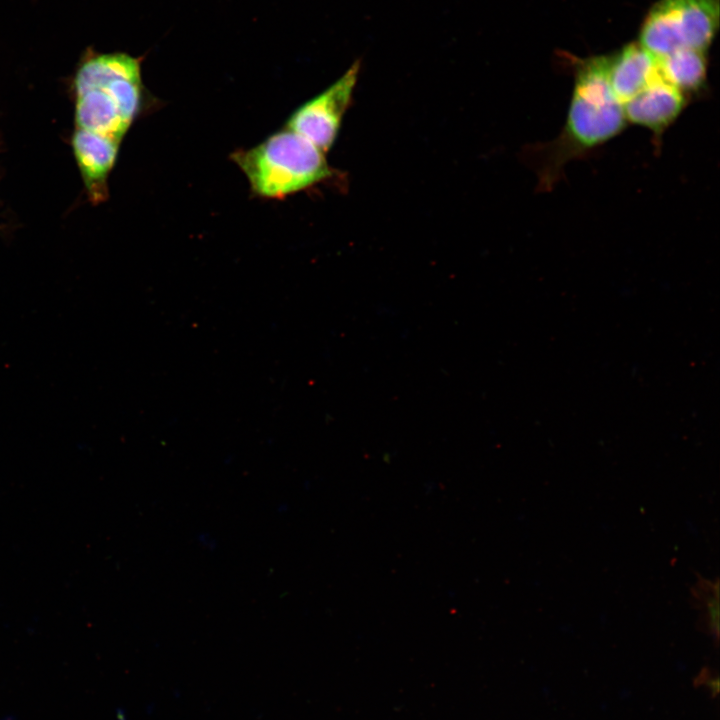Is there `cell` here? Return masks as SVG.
Here are the masks:
<instances>
[{"mask_svg":"<svg viewBox=\"0 0 720 720\" xmlns=\"http://www.w3.org/2000/svg\"><path fill=\"white\" fill-rule=\"evenodd\" d=\"M659 75L656 58L639 43L629 44L614 57H609V82L622 105Z\"/></svg>","mask_w":720,"mask_h":720,"instance_id":"6","label":"cell"},{"mask_svg":"<svg viewBox=\"0 0 720 720\" xmlns=\"http://www.w3.org/2000/svg\"><path fill=\"white\" fill-rule=\"evenodd\" d=\"M76 123L83 129L120 142L129 123L112 98L102 89H91L76 95Z\"/></svg>","mask_w":720,"mask_h":720,"instance_id":"8","label":"cell"},{"mask_svg":"<svg viewBox=\"0 0 720 720\" xmlns=\"http://www.w3.org/2000/svg\"><path fill=\"white\" fill-rule=\"evenodd\" d=\"M359 66L354 63L325 91L300 106L290 116L286 128L326 153L333 146L351 103Z\"/></svg>","mask_w":720,"mask_h":720,"instance_id":"3","label":"cell"},{"mask_svg":"<svg viewBox=\"0 0 720 720\" xmlns=\"http://www.w3.org/2000/svg\"><path fill=\"white\" fill-rule=\"evenodd\" d=\"M683 48L705 51L717 30L719 0H660Z\"/></svg>","mask_w":720,"mask_h":720,"instance_id":"5","label":"cell"},{"mask_svg":"<svg viewBox=\"0 0 720 720\" xmlns=\"http://www.w3.org/2000/svg\"><path fill=\"white\" fill-rule=\"evenodd\" d=\"M252 190L264 197H284L331 176L325 153L285 128L259 145L232 155Z\"/></svg>","mask_w":720,"mask_h":720,"instance_id":"2","label":"cell"},{"mask_svg":"<svg viewBox=\"0 0 720 720\" xmlns=\"http://www.w3.org/2000/svg\"><path fill=\"white\" fill-rule=\"evenodd\" d=\"M118 141L83 129L73 136V149L80 171L94 200H103L106 178L118 151Z\"/></svg>","mask_w":720,"mask_h":720,"instance_id":"7","label":"cell"},{"mask_svg":"<svg viewBox=\"0 0 720 720\" xmlns=\"http://www.w3.org/2000/svg\"><path fill=\"white\" fill-rule=\"evenodd\" d=\"M686 105L687 97L659 75L623 104V110L627 123L646 128L659 139Z\"/></svg>","mask_w":720,"mask_h":720,"instance_id":"4","label":"cell"},{"mask_svg":"<svg viewBox=\"0 0 720 720\" xmlns=\"http://www.w3.org/2000/svg\"><path fill=\"white\" fill-rule=\"evenodd\" d=\"M656 60L662 79L686 97L704 87L707 72L704 51L682 48Z\"/></svg>","mask_w":720,"mask_h":720,"instance_id":"9","label":"cell"},{"mask_svg":"<svg viewBox=\"0 0 720 720\" xmlns=\"http://www.w3.org/2000/svg\"><path fill=\"white\" fill-rule=\"evenodd\" d=\"M691 601L698 611V624L716 640L719 635V579L697 576L690 589Z\"/></svg>","mask_w":720,"mask_h":720,"instance_id":"10","label":"cell"},{"mask_svg":"<svg viewBox=\"0 0 720 720\" xmlns=\"http://www.w3.org/2000/svg\"><path fill=\"white\" fill-rule=\"evenodd\" d=\"M609 57H593L576 69L566 121L552 141L536 145L539 186L549 190L565 165L619 135L627 126L623 105L614 95L608 76Z\"/></svg>","mask_w":720,"mask_h":720,"instance_id":"1","label":"cell"}]
</instances>
